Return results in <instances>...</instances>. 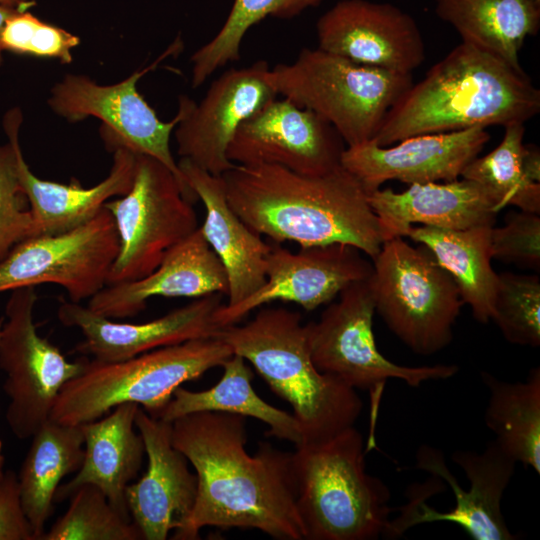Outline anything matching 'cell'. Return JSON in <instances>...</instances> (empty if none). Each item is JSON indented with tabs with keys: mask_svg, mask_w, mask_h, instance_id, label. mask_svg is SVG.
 <instances>
[{
	"mask_svg": "<svg viewBox=\"0 0 540 540\" xmlns=\"http://www.w3.org/2000/svg\"><path fill=\"white\" fill-rule=\"evenodd\" d=\"M135 426L148 465L143 476L126 488L128 510L142 539L165 540L171 531L176 534L185 527L196 502L197 476L172 443L171 422L153 417L139 406Z\"/></svg>",
	"mask_w": 540,
	"mask_h": 540,
	"instance_id": "21",
	"label": "cell"
},
{
	"mask_svg": "<svg viewBox=\"0 0 540 540\" xmlns=\"http://www.w3.org/2000/svg\"><path fill=\"white\" fill-rule=\"evenodd\" d=\"M358 248L343 243L301 247L292 252L272 246L266 282L235 305L223 303L215 312L219 328L238 324L251 311L274 301L298 304L306 311L331 303L350 284L367 280L373 265Z\"/></svg>",
	"mask_w": 540,
	"mask_h": 540,
	"instance_id": "15",
	"label": "cell"
},
{
	"mask_svg": "<svg viewBox=\"0 0 540 540\" xmlns=\"http://www.w3.org/2000/svg\"><path fill=\"white\" fill-rule=\"evenodd\" d=\"M232 355L231 348L215 336L157 348L117 362L86 358L83 370L61 389L50 419L83 425L129 402L157 417L176 388L221 366Z\"/></svg>",
	"mask_w": 540,
	"mask_h": 540,
	"instance_id": "6",
	"label": "cell"
},
{
	"mask_svg": "<svg viewBox=\"0 0 540 540\" xmlns=\"http://www.w3.org/2000/svg\"><path fill=\"white\" fill-rule=\"evenodd\" d=\"M277 95L327 121L346 147L373 141L412 74L359 64L319 48H304L291 64L269 68Z\"/></svg>",
	"mask_w": 540,
	"mask_h": 540,
	"instance_id": "7",
	"label": "cell"
},
{
	"mask_svg": "<svg viewBox=\"0 0 540 540\" xmlns=\"http://www.w3.org/2000/svg\"><path fill=\"white\" fill-rule=\"evenodd\" d=\"M323 0H234L217 34L191 56L192 87L201 86L217 69L240 59L246 32L267 16L289 19Z\"/></svg>",
	"mask_w": 540,
	"mask_h": 540,
	"instance_id": "33",
	"label": "cell"
},
{
	"mask_svg": "<svg viewBox=\"0 0 540 540\" xmlns=\"http://www.w3.org/2000/svg\"><path fill=\"white\" fill-rule=\"evenodd\" d=\"M0 540H34L21 506L17 474L11 470L0 485Z\"/></svg>",
	"mask_w": 540,
	"mask_h": 540,
	"instance_id": "39",
	"label": "cell"
},
{
	"mask_svg": "<svg viewBox=\"0 0 540 540\" xmlns=\"http://www.w3.org/2000/svg\"><path fill=\"white\" fill-rule=\"evenodd\" d=\"M452 460L470 483L463 490L435 447L422 445L416 453L415 467L433 477L408 490V501L399 515L389 520L383 537L394 539L423 523L445 521L457 524L474 540H514L501 510V500L510 483L516 462L494 441L482 453L457 450Z\"/></svg>",
	"mask_w": 540,
	"mask_h": 540,
	"instance_id": "8",
	"label": "cell"
},
{
	"mask_svg": "<svg viewBox=\"0 0 540 540\" xmlns=\"http://www.w3.org/2000/svg\"><path fill=\"white\" fill-rule=\"evenodd\" d=\"M490 134L486 128L410 136L389 146L372 141L346 147L341 165L362 185L367 194L389 180L407 184L449 182L461 177Z\"/></svg>",
	"mask_w": 540,
	"mask_h": 540,
	"instance_id": "20",
	"label": "cell"
},
{
	"mask_svg": "<svg viewBox=\"0 0 540 540\" xmlns=\"http://www.w3.org/2000/svg\"><path fill=\"white\" fill-rule=\"evenodd\" d=\"M436 15L450 24L462 42L502 58L523 70L519 54L540 27V4L534 0H435Z\"/></svg>",
	"mask_w": 540,
	"mask_h": 540,
	"instance_id": "28",
	"label": "cell"
},
{
	"mask_svg": "<svg viewBox=\"0 0 540 540\" xmlns=\"http://www.w3.org/2000/svg\"><path fill=\"white\" fill-rule=\"evenodd\" d=\"M113 153L109 175L97 185L84 188L78 180L62 184L38 178L27 165L21 148L18 150V179L28 200L35 236L60 234L83 225L111 198L128 193L133 184L137 154L123 147Z\"/></svg>",
	"mask_w": 540,
	"mask_h": 540,
	"instance_id": "26",
	"label": "cell"
},
{
	"mask_svg": "<svg viewBox=\"0 0 540 540\" xmlns=\"http://www.w3.org/2000/svg\"><path fill=\"white\" fill-rule=\"evenodd\" d=\"M178 167L205 208L200 228L221 260L228 278V301L235 305L266 282L267 257L272 245L248 227L230 207L221 176H215L181 158Z\"/></svg>",
	"mask_w": 540,
	"mask_h": 540,
	"instance_id": "24",
	"label": "cell"
},
{
	"mask_svg": "<svg viewBox=\"0 0 540 540\" xmlns=\"http://www.w3.org/2000/svg\"><path fill=\"white\" fill-rule=\"evenodd\" d=\"M172 443L193 466L197 497L175 540L199 538L202 528L256 529L278 540H305L296 506L291 453L260 443L246 450V417L195 412L171 422Z\"/></svg>",
	"mask_w": 540,
	"mask_h": 540,
	"instance_id": "1",
	"label": "cell"
},
{
	"mask_svg": "<svg viewBox=\"0 0 540 540\" xmlns=\"http://www.w3.org/2000/svg\"><path fill=\"white\" fill-rule=\"evenodd\" d=\"M490 252L492 259L518 267L539 270V214L522 210L510 212L503 227H492Z\"/></svg>",
	"mask_w": 540,
	"mask_h": 540,
	"instance_id": "38",
	"label": "cell"
},
{
	"mask_svg": "<svg viewBox=\"0 0 540 540\" xmlns=\"http://www.w3.org/2000/svg\"><path fill=\"white\" fill-rule=\"evenodd\" d=\"M268 70L264 60L227 70L212 82L199 104L180 96L175 139L181 158L215 176L235 165L226 152L237 128L277 96L266 79Z\"/></svg>",
	"mask_w": 540,
	"mask_h": 540,
	"instance_id": "17",
	"label": "cell"
},
{
	"mask_svg": "<svg viewBox=\"0 0 540 540\" xmlns=\"http://www.w3.org/2000/svg\"><path fill=\"white\" fill-rule=\"evenodd\" d=\"M223 294L195 298L185 306L144 323H126L98 315L87 306L61 298L57 315L67 327L78 328L84 340L74 351L100 362H117L189 340L215 337L220 329L214 314Z\"/></svg>",
	"mask_w": 540,
	"mask_h": 540,
	"instance_id": "19",
	"label": "cell"
},
{
	"mask_svg": "<svg viewBox=\"0 0 540 540\" xmlns=\"http://www.w3.org/2000/svg\"><path fill=\"white\" fill-rule=\"evenodd\" d=\"M138 408L136 403H123L81 425L84 459L76 475L59 486L55 503L68 499L78 487L91 484L121 515L131 519L125 491L136 479L145 455L143 439L135 426Z\"/></svg>",
	"mask_w": 540,
	"mask_h": 540,
	"instance_id": "25",
	"label": "cell"
},
{
	"mask_svg": "<svg viewBox=\"0 0 540 540\" xmlns=\"http://www.w3.org/2000/svg\"><path fill=\"white\" fill-rule=\"evenodd\" d=\"M228 294L226 270L200 226L170 248L158 267L144 278L106 285L87 307L109 319L133 317L155 296L200 298Z\"/></svg>",
	"mask_w": 540,
	"mask_h": 540,
	"instance_id": "22",
	"label": "cell"
},
{
	"mask_svg": "<svg viewBox=\"0 0 540 540\" xmlns=\"http://www.w3.org/2000/svg\"><path fill=\"white\" fill-rule=\"evenodd\" d=\"M31 438L17 480L23 512L34 540H40L53 512L60 482L82 465L84 436L81 425L48 419Z\"/></svg>",
	"mask_w": 540,
	"mask_h": 540,
	"instance_id": "27",
	"label": "cell"
},
{
	"mask_svg": "<svg viewBox=\"0 0 540 540\" xmlns=\"http://www.w3.org/2000/svg\"><path fill=\"white\" fill-rule=\"evenodd\" d=\"M491 319L512 344L540 345V279L537 275L504 272L498 285Z\"/></svg>",
	"mask_w": 540,
	"mask_h": 540,
	"instance_id": "36",
	"label": "cell"
},
{
	"mask_svg": "<svg viewBox=\"0 0 540 540\" xmlns=\"http://www.w3.org/2000/svg\"><path fill=\"white\" fill-rule=\"evenodd\" d=\"M1 43L4 51L38 57L55 58L61 63L72 61L71 50L78 46V36L41 21L27 11H17L3 28Z\"/></svg>",
	"mask_w": 540,
	"mask_h": 540,
	"instance_id": "37",
	"label": "cell"
},
{
	"mask_svg": "<svg viewBox=\"0 0 540 540\" xmlns=\"http://www.w3.org/2000/svg\"><path fill=\"white\" fill-rule=\"evenodd\" d=\"M368 202L384 242L405 237L415 224L449 230L493 226L498 213L484 188L465 178L414 183L403 192L379 188L368 194Z\"/></svg>",
	"mask_w": 540,
	"mask_h": 540,
	"instance_id": "23",
	"label": "cell"
},
{
	"mask_svg": "<svg viewBox=\"0 0 540 540\" xmlns=\"http://www.w3.org/2000/svg\"><path fill=\"white\" fill-rule=\"evenodd\" d=\"M216 337L290 404L301 430V444L327 440L354 426L359 418L363 403L357 390L314 365L299 312L261 308L243 325L221 327Z\"/></svg>",
	"mask_w": 540,
	"mask_h": 540,
	"instance_id": "4",
	"label": "cell"
},
{
	"mask_svg": "<svg viewBox=\"0 0 540 540\" xmlns=\"http://www.w3.org/2000/svg\"><path fill=\"white\" fill-rule=\"evenodd\" d=\"M221 177L234 212L275 243H343L372 259L384 243L367 192L342 165L309 176L272 164H235Z\"/></svg>",
	"mask_w": 540,
	"mask_h": 540,
	"instance_id": "2",
	"label": "cell"
},
{
	"mask_svg": "<svg viewBox=\"0 0 540 540\" xmlns=\"http://www.w3.org/2000/svg\"><path fill=\"white\" fill-rule=\"evenodd\" d=\"M179 44L177 40L153 64L112 85H99L87 76L67 74L53 86L48 104L53 112L69 122L90 116L98 118L103 124L100 135L109 151L123 147L136 154L149 155L169 168L181 184L192 191L170 149V136L181 118L180 112L169 122L161 121L136 88L137 81L173 54Z\"/></svg>",
	"mask_w": 540,
	"mask_h": 540,
	"instance_id": "13",
	"label": "cell"
},
{
	"mask_svg": "<svg viewBox=\"0 0 540 540\" xmlns=\"http://www.w3.org/2000/svg\"><path fill=\"white\" fill-rule=\"evenodd\" d=\"M17 11H27V10H21V9H15L10 7H5L0 5V65L2 64L3 57L2 54L4 52L2 43H1V35L4 28V25L7 21V19L12 16Z\"/></svg>",
	"mask_w": 540,
	"mask_h": 540,
	"instance_id": "40",
	"label": "cell"
},
{
	"mask_svg": "<svg viewBox=\"0 0 540 540\" xmlns=\"http://www.w3.org/2000/svg\"><path fill=\"white\" fill-rule=\"evenodd\" d=\"M534 1L540 4V0H534Z\"/></svg>",
	"mask_w": 540,
	"mask_h": 540,
	"instance_id": "43",
	"label": "cell"
},
{
	"mask_svg": "<svg viewBox=\"0 0 540 540\" xmlns=\"http://www.w3.org/2000/svg\"><path fill=\"white\" fill-rule=\"evenodd\" d=\"M21 123L19 108L10 109L3 119L8 143L0 145V262L16 244L35 236L33 217L17 173Z\"/></svg>",
	"mask_w": 540,
	"mask_h": 540,
	"instance_id": "35",
	"label": "cell"
},
{
	"mask_svg": "<svg viewBox=\"0 0 540 540\" xmlns=\"http://www.w3.org/2000/svg\"><path fill=\"white\" fill-rule=\"evenodd\" d=\"M4 463H5V458H4V455L2 454V442L0 440V485L2 484L5 478V474H6V472L4 471Z\"/></svg>",
	"mask_w": 540,
	"mask_h": 540,
	"instance_id": "42",
	"label": "cell"
},
{
	"mask_svg": "<svg viewBox=\"0 0 540 540\" xmlns=\"http://www.w3.org/2000/svg\"><path fill=\"white\" fill-rule=\"evenodd\" d=\"M338 297L327 304L318 321L305 324L310 355L320 372L355 390L372 392L381 390L389 379L419 387L458 372L455 364L411 367L382 355L373 333L375 305L368 279L350 284Z\"/></svg>",
	"mask_w": 540,
	"mask_h": 540,
	"instance_id": "11",
	"label": "cell"
},
{
	"mask_svg": "<svg viewBox=\"0 0 540 540\" xmlns=\"http://www.w3.org/2000/svg\"><path fill=\"white\" fill-rule=\"evenodd\" d=\"M118 252L114 219L104 207L70 231L16 244L0 262V293L52 283L63 287L70 301L80 303L107 285Z\"/></svg>",
	"mask_w": 540,
	"mask_h": 540,
	"instance_id": "14",
	"label": "cell"
},
{
	"mask_svg": "<svg viewBox=\"0 0 540 540\" xmlns=\"http://www.w3.org/2000/svg\"><path fill=\"white\" fill-rule=\"evenodd\" d=\"M0 5L15 9L28 10L35 5L34 0H0Z\"/></svg>",
	"mask_w": 540,
	"mask_h": 540,
	"instance_id": "41",
	"label": "cell"
},
{
	"mask_svg": "<svg viewBox=\"0 0 540 540\" xmlns=\"http://www.w3.org/2000/svg\"><path fill=\"white\" fill-rule=\"evenodd\" d=\"M34 286L12 290L0 329V369L9 398L6 420L20 440L31 438L50 419L63 386L84 368L86 358L69 361L60 349L41 337L33 320Z\"/></svg>",
	"mask_w": 540,
	"mask_h": 540,
	"instance_id": "12",
	"label": "cell"
},
{
	"mask_svg": "<svg viewBox=\"0 0 540 540\" xmlns=\"http://www.w3.org/2000/svg\"><path fill=\"white\" fill-rule=\"evenodd\" d=\"M540 111V90L523 70L461 42L412 84L373 139L389 146L410 136L524 124Z\"/></svg>",
	"mask_w": 540,
	"mask_h": 540,
	"instance_id": "3",
	"label": "cell"
},
{
	"mask_svg": "<svg viewBox=\"0 0 540 540\" xmlns=\"http://www.w3.org/2000/svg\"><path fill=\"white\" fill-rule=\"evenodd\" d=\"M501 142L488 154L473 159L461 177L481 185L493 200L497 212L508 205L540 214V183L527 174L524 164L525 126L504 127Z\"/></svg>",
	"mask_w": 540,
	"mask_h": 540,
	"instance_id": "32",
	"label": "cell"
},
{
	"mask_svg": "<svg viewBox=\"0 0 540 540\" xmlns=\"http://www.w3.org/2000/svg\"><path fill=\"white\" fill-rule=\"evenodd\" d=\"M493 226L449 230L411 226L405 237L426 247L456 283L461 299L479 323L491 320L498 274L491 266L490 233Z\"/></svg>",
	"mask_w": 540,
	"mask_h": 540,
	"instance_id": "29",
	"label": "cell"
},
{
	"mask_svg": "<svg viewBox=\"0 0 540 540\" xmlns=\"http://www.w3.org/2000/svg\"><path fill=\"white\" fill-rule=\"evenodd\" d=\"M66 512L40 540H139L136 524L121 515L96 486L85 484L69 497Z\"/></svg>",
	"mask_w": 540,
	"mask_h": 540,
	"instance_id": "34",
	"label": "cell"
},
{
	"mask_svg": "<svg viewBox=\"0 0 540 540\" xmlns=\"http://www.w3.org/2000/svg\"><path fill=\"white\" fill-rule=\"evenodd\" d=\"M318 48L353 62L412 74L425 60L415 19L386 2L339 0L316 23Z\"/></svg>",
	"mask_w": 540,
	"mask_h": 540,
	"instance_id": "18",
	"label": "cell"
},
{
	"mask_svg": "<svg viewBox=\"0 0 540 540\" xmlns=\"http://www.w3.org/2000/svg\"><path fill=\"white\" fill-rule=\"evenodd\" d=\"M196 199L163 163L137 154L131 189L104 205L119 237V252L107 285L138 280L153 272L170 248L200 226L193 207Z\"/></svg>",
	"mask_w": 540,
	"mask_h": 540,
	"instance_id": "10",
	"label": "cell"
},
{
	"mask_svg": "<svg viewBox=\"0 0 540 540\" xmlns=\"http://www.w3.org/2000/svg\"><path fill=\"white\" fill-rule=\"evenodd\" d=\"M345 148L327 121L283 97L240 124L226 155L236 165L272 164L318 176L341 166Z\"/></svg>",
	"mask_w": 540,
	"mask_h": 540,
	"instance_id": "16",
	"label": "cell"
},
{
	"mask_svg": "<svg viewBox=\"0 0 540 540\" xmlns=\"http://www.w3.org/2000/svg\"><path fill=\"white\" fill-rule=\"evenodd\" d=\"M481 379L489 391L485 424L493 439L516 463L540 473V368L524 381L508 382L488 372Z\"/></svg>",
	"mask_w": 540,
	"mask_h": 540,
	"instance_id": "31",
	"label": "cell"
},
{
	"mask_svg": "<svg viewBox=\"0 0 540 540\" xmlns=\"http://www.w3.org/2000/svg\"><path fill=\"white\" fill-rule=\"evenodd\" d=\"M361 433L349 427L295 446L291 466L305 540H372L390 520L388 486L366 470Z\"/></svg>",
	"mask_w": 540,
	"mask_h": 540,
	"instance_id": "5",
	"label": "cell"
},
{
	"mask_svg": "<svg viewBox=\"0 0 540 540\" xmlns=\"http://www.w3.org/2000/svg\"><path fill=\"white\" fill-rule=\"evenodd\" d=\"M221 366L223 374L216 385L202 391L179 386L156 418L172 422L195 412L233 413L265 423L269 427L267 436L294 446L302 443L301 430L293 414L270 405L255 392L251 385L253 372L243 357L233 354Z\"/></svg>",
	"mask_w": 540,
	"mask_h": 540,
	"instance_id": "30",
	"label": "cell"
},
{
	"mask_svg": "<svg viewBox=\"0 0 540 540\" xmlns=\"http://www.w3.org/2000/svg\"><path fill=\"white\" fill-rule=\"evenodd\" d=\"M372 260L368 283L375 312L388 328L416 354L431 355L447 347L464 303L431 252L397 237L385 241Z\"/></svg>",
	"mask_w": 540,
	"mask_h": 540,
	"instance_id": "9",
	"label": "cell"
}]
</instances>
